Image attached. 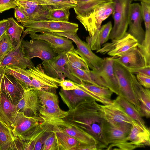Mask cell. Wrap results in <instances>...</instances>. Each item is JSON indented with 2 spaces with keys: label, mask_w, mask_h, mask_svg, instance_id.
Here are the masks:
<instances>
[{
  "label": "cell",
  "mask_w": 150,
  "mask_h": 150,
  "mask_svg": "<svg viewBox=\"0 0 150 150\" xmlns=\"http://www.w3.org/2000/svg\"><path fill=\"white\" fill-rule=\"evenodd\" d=\"M63 119L88 133L98 142L99 150L108 146L105 140L104 128L106 122L100 105L94 99L89 98L81 101Z\"/></svg>",
  "instance_id": "6da1fadb"
},
{
  "label": "cell",
  "mask_w": 150,
  "mask_h": 150,
  "mask_svg": "<svg viewBox=\"0 0 150 150\" xmlns=\"http://www.w3.org/2000/svg\"><path fill=\"white\" fill-rule=\"evenodd\" d=\"M150 146L149 128L145 124L132 120L131 130L127 136L118 142L109 145L105 149L132 150Z\"/></svg>",
  "instance_id": "7a4b0ae2"
},
{
  "label": "cell",
  "mask_w": 150,
  "mask_h": 150,
  "mask_svg": "<svg viewBox=\"0 0 150 150\" xmlns=\"http://www.w3.org/2000/svg\"><path fill=\"white\" fill-rule=\"evenodd\" d=\"M26 29L23 31L24 36L29 32L34 33L47 32L77 33L78 24L69 21H59L47 20H28L21 23Z\"/></svg>",
  "instance_id": "3957f363"
},
{
  "label": "cell",
  "mask_w": 150,
  "mask_h": 150,
  "mask_svg": "<svg viewBox=\"0 0 150 150\" xmlns=\"http://www.w3.org/2000/svg\"><path fill=\"white\" fill-rule=\"evenodd\" d=\"M114 8L112 14L114 25L109 39H120L127 33L128 26L130 7L132 0H113Z\"/></svg>",
  "instance_id": "277c9868"
},
{
  "label": "cell",
  "mask_w": 150,
  "mask_h": 150,
  "mask_svg": "<svg viewBox=\"0 0 150 150\" xmlns=\"http://www.w3.org/2000/svg\"><path fill=\"white\" fill-rule=\"evenodd\" d=\"M113 67L118 86L119 96L127 100L138 110V102L132 82V73L128 68L116 60L115 58Z\"/></svg>",
  "instance_id": "5b68a950"
},
{
  "label": "cell",
  "mask_w": 150,
  "mask_h": 150,
  "mask_svg": "<svg viewBox=\"0 0 150 150\" xmlns=\"http://www.w3.org/2000/svg\"><path fill=\"white\" fill-rule=\"evenodd\" d=\"M114 8L113 1L104 3L95 7L83 17L77 19L91 37L100 29L103 21L112 14Z\"/></svg>",
  "instance_id": "8992f818"
},
{
  "label": "cell",
  "mask_w": 150,
  "mask_h": 150,
  "mask_svg": "<svg viewBox=\"0 0 150 150\" xmlns=\"http://www.w3.org/2000/svg\"><path fill=\"white\" fill-rule=\"evenodd\" d=\"M115 58L111 57L104 58L100 70H90L88 73L91 79L98 86L108 88L119 96L118 86L113 67Z\"/></svg>",
  "instance_id": "52a82bcc"
},
{
  "label": "cell",
  "mask_w": 150,
  "mask_h": 150,
  "mask_svg": "<svg viewBox=\"0 0 150 150\" xmlns=\"http://www.w3.org/2000/svg\"><path fill=\"white\" fill-rule=\"evenodd\" d=\"M53 34L67 38L74 42L77 46L76 51L85 61L89 68L92 70H99L101 67L103 58L98 57L92 51L89 45L82 40L78 36L77 33L56 32Z\"/></svg>",
  "instance_id": "ba28073f"
},
{
  "label": "cell",
  "mask_w": 150,
  "mask_h": 150,
  "mask_svg": "<svg viewBox=\"0 0 150 150\" xmlns=\"http://www.w3.org/2000/svg\"><path fill=\"white\" fill-rule=\"evenodd\" d=\"M22 69L30 77L32 86L35 89L53 92L52 91L60 86V82L62 80L46 74L41 64L28 69Z\"/></svg>",
  "instance_id": "9c48e42d"
},
{
  "label": "cell",
  "mask_w": 150,
  "mask_h": 150,
  "mask_svg": "<svg viewBox=\"0 0 150 150\" xmlns=\"http://www.w3.org/2000/svg\"><path fill=\"white\" fill-rule=\"evenodd\" d=\"M44 120L34 129L18 137L23 142V150H41L44 140L53 126L50 121Z\"/></svg>",
  "instance_id": "30bf717a"
},
{
  "label": "cell",
  "mask_w": 150,
  "mask_h": 150,
  "mask_svg": "<svg viewBox=\"0 0 150 150\" xmlns=\"http://www.w3.org/2000/svg\"><path fill=\"white\" fill-rule=\"evenodd\" d=\"M137 40L127 32L122 38L111 40L104 44L96 53L107 54L111 57L117 58L124 54L131 49L137 47Z\"/></svg>",
  "instance_id": "8fae6325"
},
{
  "label": "cell",
  "mask_w": 150,
  "mask_h": 150,
  "mask_svg": "<svg viewBox=\"0 0 150 150\" xmlns=\"http://www.w3.org/2000/svg\"><path fill=\"white\" fill-rule=\"evenodd\" d=\"M21 45L27 57L30 60L38 57L43 61H46L57 56V54L50 45L44 40L31 39L28 41L22 40Z\"/></svg>",
  "instance_id": "7c38bea8"
},
{
  "label": "cell",
  "mask_w": 150,
  "mask_h": 150,
  "mask_svg": "<svg viewBox=\"0 0 150 150\" xmlns=\"http://www.w3.org/2000/svg\"><path fill=\"white\" fill-rule=\"evenodd\" d=\"M143 18L142 8L139 4L130 5L129 20V29L127 32L133 37L141 44L144 39L145 32L142 27Z\"/></svg>",
  "instance_id": "4fadbf2b"
},
{
  "label": "cell",
  "mask_w": 150,
  "mask_h": 150,
  "mask_svg": "<svg viewBox=\"0 0 150 150\" xmlns=\"http://www.w3.org/2000/svg\"><path fill=\"white\" fill-rule=\"evenodd\" d=\"M27 34H29L31 39L42 40L47 41L50 45L54 52L58 54L74 48L72 40L52 33L41 32L38 34L29 32Z\"/></svg>",
  "instance_id": "5bb4252c"
},
{
  "label": "cell",
  "mask_w": 150,
  "mask_h": 150,
  "mask_svg": "<svg viewBox=\"0 0 150 150\" xmlns=\"http://www.w3.org/2000/svg\"><path fill=\"white\" fill-rule=\"evenodd\" d=\"M38 90L33 89L25 92L22 98L16 105L18 112L28 117L39 116L41 105L38 95Z\"/></svg>",
  "instance_id": "9a60e30c"
},
{
  "label": "cell",
  "mask_w": 150,
  "mask_h": 150,
  "mask_svg": "<svg viewBox=\"0 0 150 150\" xmlns=\"http://www.w3.org/2000/svg\"><path fill=\"white\" fill-rule=\"evenodd\" d=\"M45 120L51 121L60 129L75 139L80 143L87 144H96L99 149L98 142L93 137L83 130L65 121L63 119Z\"/></svg>",
  "instance_id": "2e32d148"
},
{
  "label": "cell",
  "mask_w": 150,
  "mask_h": 150,
  "mask_svg": "<svg viewBox=\"0 0 150 150\" xmlns=\"http://www.w3.org/2000/svg\"><path fill=\"white\" fill-rule=\"evenodd\" d=\"M44 121L39 116L28 117L18 112L12 125L11 130L15 137H19L34 129Z\"/></svg>",
  "instance_id": "e0dca14e"
},
{
  "label": "cell",
  "mask_w": 150,
  "mask_h": 150,
  "mask_svg": "<svg viewBox=\"0 0 150 150\" xmlns=\"http://www.w3.org/2000/svg\"><path fill=\"white\" fill-rule=\"evenodd\" d=\"M100 107L104 118L108 123L113 125L124 123L132 124V120L115 100L110 104L100 105Z\"/></svg>",
  "instance_id": "ac0fdd59"
},
{
  "label": "cell",
  "mask_w": 150,
  "mask_h": 150,
  "mask_svg": "<svg viewBox=\"0 0 150 150\" xmlns=\"http://www.w3.org/2000/svg\"><path fill=\"white\" fill-rule=\"evenodd\" d=\"M14 66L27 69L34 66L30 59L26 56L21 43L10 51L0 62V68Z\"/></svg>",
  "instance_id": "d6986e66"
},
{
  "label": "cell",
  "mask_w": 150,
  "mask_h": 150,
  "mask_svg": "<svg viewBox=\"0 0 150 150\" xmlns=\"http://www.w3.org/2000/svg\"><path fill=\"white\" fill-rule=\"evenodd\" d=\"M1 90L12 103L16 105L22 98L25 92L22 87L14 79L5 73L2 78Z\"/></svg>",
  "instance_id": "ffe728a7"
},
{
  "label": "cell",
  "mask_w": 150,
  "mask_h": 150,
  "mask_svg": "<svg viewBox=\"0 0 150 150\" xmlns=\"http://www.w3.org/2000/svg\"><path fill=\"white\" fill-rule=\"evenodd\" d=\"M131 126L132 124L127 123L113 125L106 121L103 134L107 146L118 142L125 138L129 133Z\"/></svg>",
  "instance_id": "44dd1931"
},
{
  "label": "cell",
  "mask_w": 150,
  "mask_h": 150,
  "mask_svg": "<svg viewBox=\"0 0 150 150\" xmlns=\"http://www.w3.org/2000/svg\"><path fill=\"white\" fill-rule=\"evenodd\" d=\"M67 51L58 54L50 60L42 62L41 64L46 74L53 78L61 80L64 79L66 77L64 73L67 63L66 53Z\"/></svg>",
  "instance_id": "7402d4cb"
},
{
  "label": "cell",
  "mask_w": 150,
  "mask_h": 150,
  "mask_svg": "<svg viewBox=\"0 0 150 150\" xmlns=\"http://www.w3.org/2000/svg\"><path fill=\"white\" fill-rule=\"evenodd\" d=\"M15 4L29 20H46L48 11L39 4L30 0H16Z\"/></svg>",
  "instance_id": "603a6c76"
},
{
  "label": "cell",
  "mask_w": 150,
  "mask_h": 150,
  "mask_svg": "<svg viewBox=\"0 0 150 150\" xmlns=\"http://www.w3.org/2000/svg\"><path fill=\"white\" fill-rule=\"evenodd\" d=\"M77 85L92 98L103 105L110 104L112 102L111 97L113 93L108 88L85 83L81 84L77 83Z\"/></svg>",
  "instance_id": "cb8c5ba5"
},
{
  "label": "cell",
  "mask_w": 150,
  "mask_h": 150,
  "mask_svg": "<svg viewBox=\"0 0 150 150\" xmlns=\"http://www.w3.org/2000/svg\"><path fill=\"white\" fill-rule=\"evenodd\" d=\"M115 59L128 69L137 68L147 66L145 58L137 46L121 56Z\"/></svg>",
  "instance_id": "d4e9b609"
},
{
  "label": "cell",
  "mask_w": 150,
  "mask_h": 150,
  "mask_svg": "<svg viewBox=\"0 0 150 150\" xmlns=\"http://www.w3.org/2000/svg\"><path fill=\"white\" fill-rule=\"evenodd\" d=\"M16 106L12 103L1 92L0 98V122L11 130L16 117Z\"/></svg>",
  "instance_id": "484cf974"
},
{
  "label": "cell",
  "mask_w": 150,
  "mask_h": 150,
  "mask_svg": "<svg viewBox=\"0 0 150 150\" xmlns=\"http://www.w3.org/2000/svg\"><path fill=\"white\" fill-rule=\"evenodd\" d=\"M112 27L111 22L109 21L101 26L93 36H88L86 38V42L92 50L100 49L108 41Z\"/></svg>",
  "instance_id": "4316f807"
},
{
  "label": "cell",
  "mask_w": 150,
  "mask_h": 150,
  "mask_svg": "<svg viewBox=\"0 0 150 150\" xmlns=\"http://www.w3.org/2000/svg\"><path fill=\"white\" fill-rule=\"evenodd\" d=\"M59 93L63 102L69 110L74 108L78 103L84 100L91 98L79 87L78 88L69 91L64 90L61 88Z\"/></svg>",
  "instance_id": "83f0119b"
},
{
  "label": "cell",
  "mask_w": 150,
  "mask_h": 150,
  "mask_svg": "<svg viewBox=\"0 0 150 150\" xmlns=\"http://www.w3.org/2000/svg\"><path fill=\"white\" fill-rule=\"evenodd\" d=\"M51 122L53 125V130L55 134L57 150H75L80 143L60 129Z\"/></svg>",
  "instance_id": "f1b7e54d"
},
{
  "label": "cell",
  "mask_w": 150,
  "mask_h": 150,
  "mask_svg": "<svg viewBox=\"0 0 150 150\" xmlns=\"http://www.w3.org/2000/svg\"><path fill=\"white\" fill-rule=\"evenodd\" d=\"M5 74L11 76L20 85L25 92L34 89L32 86L30 77L23 71L22 68L7 66L4 68Z\"/></svg>",
  "instance_id": "f546056e"
},
{
  "label": "cell",
  "mask_w": 150,
  "mask_h": 150,
  "mask_svg": "<svg viewBox=\"0 0 150 150\" xmlns=\"http://www.w3.org/2000/svg\"><path fill=\"white\" fill-rule=\"evenodd\" d=\"M137 99L138 111L142 117H150V91L149 89L144 88L139 83L137 86Z\"/></svg>",
  "instance_id": "4dcf8cb0"
},
{
  "label": "cell",
  "mask_w": 150,
  "mask_h": 150,
  "mask_svg": "<svg viewBox=\"0 0 150 150\" xmlns=\"http://www.w3.org/2000/svg\"><path fill=\"white\" fill-rule=\"evenodd\" d=\"M76 1L74 8L77 18L83 17L95 7L100 4L112 1L113 0H74Z\"/></svg>",
  "instance_id": "1f68e13d"
},
{
  "label": "cell",
  "mask_w": 150,
  "mask_h": 150,
  "mask_svg": "<svg viewBox=\"0 0 150 150\" xmlns=\"http://www.w3.org/2000/svg\"><path fill=\"white\" fill-rule=\"evenodd\" d=\"M7 19L8 26L6 32L14 48L21 43L22 39H21V36L22 33L24 30V27L18 23L13 17Z\"/></svg>",
  "instance_id": "d6a6232c"
},
{
  "label": "cell",
  "mask_w": 150,
  "mask_h": 150,
  "mask_svg": "<svg viewBox=\"0 0 150 150\" xmlns=\"http://www.w3.org/2000/svg\"><path fill=\"white\" fill-rule=\"evenodd\" d=\"M115 100L123 108L127 114L133 120L145 124V122L138 110L130 102L123 97L118 96Z\"/></svg>",
  "instance_id": "836d02e7"
},
{
  "label": "cell",
  "mask_w": 150,
  "mask_h": 150,
  "mask_svg": "<svg viewBox=\"0 0 150 150\" xmlns=\"http://www.w3.org/2000/svg\"><path fill=\"white\" fill-rule=\"evenodd\" d=\"M41 5L45 10L63 8H74L76 1L74 0H30Z\"/></svg>",
  "instance_id": "e575fe53"
},
{
  "label": "cell",
  "mask_w": 150,
  "mask_h": 150,
  "mask_svg": "<svg viewBox=\"0 0 150 150\" xmlns=\"http://www.w3.org/2000/svg\"><path fill=\"white\" fill-rule=\"evenodd\" d=\"M15 138L11 130L0 122V150H11Z\"/></svg>",
  "instance_id": "d590c367"
},
{
  "label": "cell",
  "mask_w": 150,
  "mask_h": 150,
  "mask_svg": "<svg viewBox=\"0 0 150 150\" xmlns=\"http://www.w3.org/2000/svg\"><path fill=\"white\" fill-rule=\"evenodd\" d=\"M38 95L41 107L47 108L59 107L58 97L54 92L38 90Z\"/></svg>",
  "instance_id": "8d00e7d4"
},
{
  "label": "cell",
  "mask_w": 150,
  "mask_h": 150,
  "mask_svg": "<svg viewBox=\"0 0 150 150\" xmlns=\"http://www.w3.org/2000/svg\"><path fill=\"white\" fill-rule=\"evenodd\" d=\"M67 62L72 66L87 72L90 71L89 67L84 60L77 53L74 48L66 53Z\"/></svg>",
  "instance_id": "74e56055"
},
{
  "label": "cell",
  "mask_w": 150,
  "mask_h": 150,
  "mask_svg": "<svg viewBox=\"0 0 150 150\" xmlns=\"http://www.w3.org/2000/svg\"><path fill=\"white\" fill-rule=\"evenodd\" d=\"M68 115L67 111L62 110L60 107L51 108L41 107L39 116L44 120L61 119L65 118Z\"/></svg>",
  "instance_id": "f35d334b"
},
{
  "label": "cell",
  "mask_w": 150,
  "mask_h": 150,
  "mask_svg": "<svg viewBox=\"0 0 150 150\" xmlns=\"http://www.w3.org/2000/svg\"><path fill=\"white\" fill-rule=\"evenodd\" d=\"M69 8L51 9L48 11L46 20L59 21H68L70 13Z\"/></svg>",
  "instance_id": "ab89813d"
},
{
  "label": "cell",
  "mask_w": 150,
  "mask_h": 150,
  "mask_svg": "<svg viewBox=\"0 0 150 150\" xmlns=\"http://www.w3.org/2000/svg\"><path fill=\"white\" fill-rule=\"evenodd\" d=\"M65 67L67 69L71 74L80 79L83 83L91 84L98 86L91 79L88 72L74 67L67 62Z\"/></svg>",
  "instance_id": "60d3db41"
},
{
  "label": "cell",
  "mask_w": 150,
  "mask_h": 150,
  "mask_svg": "<svg viewBox=\"0 0 150 150\" xmlns=\"http://www.w3.org/2000/svg\"><path fill=\"white\" fill-rule=\"evenodd\" d=\"M13 49L11 41L6 32L0 39V62Z\"/></svg>",
  "instance_id": "b9f144b4"
},
{
  "label": "cell",
  "mask_w": 150,
  "mask_h": 150,
  "mask_svg": "<svg viewBox=\"0 0 150 150\" xmlns=\"http://www.w3.org/2000/svg\"><path fill=\"white\" fill-rule=\"evenodd\" d=\"M137 47L144 56L147 66H150V31L145 32L144 39Z\"/></svg>",
  "instance_id": "7bdbcfd3"
},
{
  "label": "cell",
  "mask_w": 150,
  "mask_h": 150,
  "mask_svg": "<svg viewBox=\"0 0 150 150\" xmlns=\"http://www.w3.org/2000/svg\"><path fill=\"white\" fill-rule=\"evenodd\" d=\"M53 126V125L44 140L41 150H57Z\"/></svg>",
  "instance_id": "ee69618b"
},
{
  "label": "cell",
  "mask_w": 150,
  "mask_h": 150,
  "mask_svg": "<svg viewBox=\"0 0 150 150\" xmlns=\"http://www.w3.org/2000/svg\"><path fill=\"white\" fill-rule=\"evenodd\" d=\"M16 0H0V13H2L11 9L14 8L17 6Z\"/></svg>",
  "instance_id": "f6af8a7d"
},
{
  "label": "cell",
  "mask_w": 150,
  "mask_h": 150,
  "mask_svg": "<svg viewBox=\"0 0 150 150\" xmlns=\"http://www.w3.org/2000/svg\"><path fill=\"white\" fill-rule=\"evenodd\" d=\"M59 86L63 89L66 91L73 90L78 88L76 83L69 80H61Z\"/></svg>",
  "instance_id": "bcb514c9"
},
{
  "label": "cell",
  "mask_w": 150,
  "mask_h": 150,
  "mask_svg": "<svg viewBox=\"0 0 150 150\" xmlns=\"http://www.w3.org/2000/svg\"><path fill=\"white\" fill-rule=\"evenodd\" d=\"M128 69L132 74L134 75L140 74L150 76V66Z\"/></svg>",
  "instance_id": "7dc6e473"
},
{
  "label": "cell",
  "mask_w": 150,
  "mask_h": 150,
  "mask_svg": "<svg viewBox=\"0 0 150 150\" xmlns=\"http://www.w3.org/2000/svg\"><path fill=\"white\" fill-rule=\"evenodd\" d=\"M136 77L137 81L141 85L145 88H150V76L143 75L137 74Z\"/></svg>",
  "instance_id": "c3c4849f"
},
{
  "label": "cell",
  "mask_w": 150,
  "mask_h": 150,
  "mask_svg": "<svg viewBox=\"0 0 150 150\" xmlns=\"http://www.w3.org/2000/svg\"><path fill=\"white\" fill-rule=\"evenodd\" d=\"M14 16L18 22L25 23L29 20L25 14L18 6L14 8Z\"/></svg>",
  "instance_id": "681fc988"
},
{
  "label": "cell",
  "mask_w": 150,
  "mask_h": 150,
  "mask_svg": "<svg viewBox=\"0 0 150 150\" xmlns=\"http://www.w3.org/2000/svg\"><path fill=\"white\" fill-rule=\"evenodd\" d=\"M99 150L96 144H87L79 143L75 150Z\"/></svg>",
  "instance_id": "f907efd6"
},
{
  "label": "cell",
  "mask_w": 150,
  "mask_h": 150,
  "mask_svg": "<svg viewBox=\"0 0 150 150\" xmlns=\"http://www.w3.org/2000/svg\"><path fill=\"white\" fill-rule=\"evenodd\" d=\"M8 26L7 19L0 21V39L3 34L6 32Z\"/></svg>",
  "instance_id": "816d5d0a"
},
{
  "label": "cell",
  "mask_w": 150,
  "mask_h": 150,
  "mask_svg": "<svg viewBox=\"0 0 150 150\" xmlns=\"http://www.w3.org/2000/svg\"><path fill=\"white\" fill-rule=\"evenodd\" d=\"M5 73V71L4 68H0V98L1 94V85L2 78L3 74Z\"/></svg>",
  "instance_id": "f5cc1de1"
},
{
  "label": "cell",
  "mask_w": 150,
  "mask_h": 150,
  "mask_svg": "<svg viewBox=\"0 0 150 150\" xmlns=\"http://www.w3.org/2000/svg\"><path fill=\"white\" fill-rule=\"evenodd\" d=\"M139 1L141 2H143L149 4H150V0H132V1Z\"/></svg>",
  "instance_id": "db71d44e"
}]
</instances>
